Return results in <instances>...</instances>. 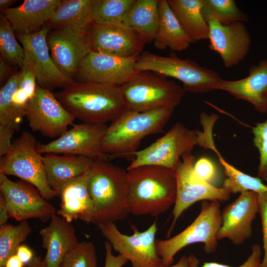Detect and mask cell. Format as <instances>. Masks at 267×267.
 Wrapping results in <instances>:
<instances>
[{
    "instance_id": "6da1fadb",
    "label": "cell",
    "mask_w": 267,
    "mask_h": 267,
    "mask_svg": "<svg viewBox=\"0 0 267 267\" xmlns=\"http://www.w3.org/2000/svg\"><path fill=\"white\" fill-rule=\"evenodd\" d=\"M127 170L130 214L158 217L174 205L177 195L175 171L152 165Z\"/></svg>"
},
{
    "instance_id": "7a4b0ae2",
    "label": "cell",
    "mask_w": 267,
    "mask_h": 267,
    "mask_svg": "<svg viewBox=\"0 0 267 267\" xmlns=\"http://www.w3.org/2000/svg\"><path fill=\"white\" fill-rule=\"evenodd\" d=\"M55 95L75 119L84 123L105 124L126 108L118 86L77 82Z\"/></svg>"
},
{
    "instance_id": "3957f363",
    "label": "cell",
    "mask_w": 267,
    "mask_h": 267,
    "mask_svg": "<svg viewBox=\"0 0 267 267\" xmlns=\"http://www.w3.org/2000/svg\"><path fill=\"white\" fill-rule=\"evenodd\" d=\"M88 185L93 205L92 223L114 222L130 214L127 170L108 161L94 160L88 171Z\"/></svg>"
},
{
    "instance_id": "277c9868",
    "label": "cell",
    "mask_w": 267,
    "mask_h": 267,
    "mask_svg": "<svg viewBox=\"0 0 267 267\" xmlns=\"http://www.w3.org/2000/svg\"><path fill=\"white\" fill-rule=\"evenodd\" d=\"M174 110L140 112L125 108L107 127L102 140V150L113 158L134 156L143 138L163 130Z\"/></svg>"
},
{
    "instance_id": "5b68a950",
    "label": "cell",
    "mask_w": 267,
    "mask_h": 267,
    "mask_svg": "<svg viewBox=\"0 0 267 267\" xmlns=\"http://www.w3.org/2000/svg\"><path fill=\"white\" fill-rule=\"evenodd\" d=\"M119 87L126 108L140 112L175 109L185 92L176 82L149 71H137Z\"/></svg>"
},
{
    "instance_id": "8992f818",
    "label": "cell",
    "mask_w": 267,
    "mask_h": 267,
    "mask_svg": "<svg viewBox=\"0 0 267 267\" xmlns=\"http://www.w3.org/2000/svg\"><path fill=\"white\" fill-rule=\"evenodd\" d=\"M137 71H149L180 81L185 91L204 93L218 90L223 80L214 70L201 66L190 59H181L174 51L163 56L142 52L135 63Z\"/></svg>"
},
{
    "instance_id": "52a82bcc",
    "label": "cell",
    "mask_w": 267,
    "mask_h": 267,
    "mask_svg": "<svg viewBox=\"0 0 267 267\" xmlns=\"http://www.w3.org/2000/svg\"><path fill=\"white\" fill-rule=\"evenodd\" d=\"M221 213L220 202L203 201L199 214L183 230L167 239H156V251L162 265H172L180 250L196 243L204 244L206 254L214 253L218 244L217 234L222 223Z\"/></svg>"
},
{
    "instance_id": "ba28073f",
    "label": "cell",
    "mask_w": 267,
    "mask_h": 267,
    "mask_svg": "<svg viewBox=\"0 0 267 267\" xmlns=\"http://www.w3.org/2000/svg\"><path fill=\"white\" fill-rule=\"evenodd\" d=\"M205 130L189 129L176 123L165 134L148 147L138 150L127 170L152 165L175 171L182 157L198 145L205 149L207 134Z\"/></svg>"
},
{
    "instance_id": "9c48e42d",
    "label": "cell",
    "mask_w": 267,
    "mask_h": 267,
    "mask_svg": "<svg viewBox=\"0 0 267 267\" xmlns=\"http://www.w3.org/2000/svg\"><path fill=\"white\" fill-rule=\"evenodd\" d=\"M37 146L35 136L24 132L0 158V173L17 177L32 185L48 201L58 195L48 184L43 156L37 151Z\"/></svg>"
},
{
    "instance_id": "30bf717a",
    "label": "cell",
    "mask_w": 267,
    "mask_h": 267,
    "mask_svg": "<svg viewBox=\"0 0 267 267\" xmlns=\"http://www.w3.org/2000/svg\"><path fill=\"white\" fill-rule=\"evenodd\" d=\"M96 225L112 249L130 261L132 267H159L162 265L156 249L157 226L155 222L141 232L132 226L134 233L131 235L121 232L114 222H103Z\"/></svg>"
},
{
    "instance_id": "8fae6325",
    "label": "cell",
    "mask_w": 267,
    "mask_h": 267,
    "mask_svg": "<svg viewBox=\"0 0 267 267\" xmlns=\"http://www.w3.org/2000/svg\"><path fill=\"white\" fill-rule=\"evenodd\" d=\"M195 157L191 153L184 155L176 170L177 195L172 211L173 222L168 235L182 213L191 205L200 201L223 202L231 193L226 188L213 186L199 178L194 173Z\"/></svg>"
},
{
    "instance_id": "7c38bea8",
    "label": "cell",
    "mask_w": 267,
    "mask_h": 267,
    "mask_svg": "<svg viewBox=\"0 0 267 267\" xmlns=\"http://www.w3.org/2000/svg\"><path fill=\"white\" fill-rule=\"evenodd\" d=\"M107 127L106 124H74L56 139L38 145L37 150L41 154H63L108 161L113 157L104 153L101 147Z\"/></svg>"
},
{
    "instance_id": "4fadbf2b",
    "label": "cell",
    "mask_w": 267,
    "mask_h": 267,
    "mask_svg": "<svg viewBox=\"0 0 267 267\" xmlns=\"http://www.w3.org/2000/svg\"><path fill=\"white\" fill-rule=\"evenodd\" d=\"M0 190L5 200L9 217L16 221L37 219L46 222L57 214L55 208L27 182L14 181L0 173Z\"/></svg>"
},
{
    "instance_id": "5bb4252c",
    "label": "cell",
    "mask_w": 267,
    "mask_h": 267,
    "mask_svg": "<svg viewBox=\"0 0 267 267\" xmlns=\"http://www.w3.org/2000/svg\"><path fill=\"white\" fill-rule=\"evenodd\" d=\"M29 127L50 137H58L74 125L73 115L55 94L37 85L35 95L29 101L26 112Z\"/></svg>"
},
{
    "instance_id": "9a60e30c",
    "label": "cell",
    "mask_w": 267,
    "mask_h": 267,
    "mask_svg": "<svg viewBox=\"0 0 267 267\" xmlns=\"http://www.w3.org/2000/svg\"><path fill=\"white\" fill-rule=\"evenodd\" d=\"M50 28L45 25L38 32L28 35L16 34L22 44L25 55L31 61L34 67L37 85L50 89L69 87L77 81L64 74L52 59L46 42Z\"/></svg>"
},
{
    "instance_id": "2e32d148",
    "label": "cell",
    "mask_w": 267,
    "mask_h": 267,
    "mask_svg": "<svg viewBox=\"0 0 267 267\" xmlns=\"http://www.w3.org/2000/svg\"><path fill=\"white\" fill-rule=\"evenodd\" d=\"M51 57L59 69L74 79L84 58L92 51L89 32L68 28L53 29L46 36Z\"/></svg>"
},
{
    "instance_id": "e0dca14e",
    "label": "cell",
    "mask_w": 267,
    "mask_h": 267,
    "mask_svg": "<svg viewBox=\"0 0 267 267\" xmlns=\"http://www.w3.org/2000/svg\"><path fill=\"white\" fill-rule=\"evenodd\" d=\"M137 57L125 58L91 51L83 60L75 79L120 87L135 74Z\"/></svg>"
},
{
    "instance_id": "ac0fdd59",
    "label": "cell",
    "mask_w": 267,
    "mask_h": 267,
    "mask_svg": "<svg viewBox=\"0 0 267 267\" xmlns=\"http://www.w3.org/2000/svg\"><path fill=\"white\" fill-rule=\"evenodd\" d=\"M259 209L258 193L246 191L240 193L222 212L218 240L226 238L235 245L243 243L252 235V224Z\"/></svg>"
},
{
    "instance_id": "d6986e66",
    "label": "cell",
    "mask_w": 267,
    "mask_h": 267,
    "mask_svg": "<svg viewBox=\"0 0 267 267\" xmlns=\"http://www.w3.org/2000/svg\"><path fill=\"white\" fill-rule=\"evenodd\" d=\"M244 23L235 21L222 25L213 20L208 22V47L220 55L227 68L238 65L250 50L251 39Z\"/></svg>"
},
{
    "instance_id": "ffe728a7",
    "label": "cell",
    "mask_w": 267,
    "mask_h": 267,
    "mask_svg": "<svg viewBox=\"0 0 267 267\" xmlns=\"http://www.w3.org/2000/svg\"><path fill=\"white\" fill-rule=\"evenodd\" d=\"M89 34L92 51L121 57L138 56L146 44L137 33L123 24L93 23Z\"/></svg>"
},
{
    "instance_id": "44dd1931",
    "label": "cell",
    "mask_w": 267,
    "mask_h": 267,
    "mask_svg": "<svg viewBox=\"0 0 267 267\" xmlns=\"http://www.w3.org/2000/svg\"><path fill=\"white\" fill-rule=\"evenodd\" d=\"M218 90L251 103L260 113L267 112V58L249 69L248 75L235 81L223 80Z\"/></svg>"
},
{
    "instance_id": "7402d4cb",
    "label": "cell",
    "mask_w": 267,
    "mask_h": 267,
    "mask_svg": "<svg viewBox=\"0 0 267 267\" xmlns=\"http://www.w3.org/2000/svg\"><path fill=\"white\" fill-rule=\"evenodd\" d=\"M88 171L66 183L58 194L61 202L57 215L69 222L79 219L92 223L93 205L88 188Z\"/></svg>"
},
{
    "instance_id": "603a6c76",
    "label": "cell",
    "mask_w": 267,
    "mask_h": 267,
    "mask_svg": "<svg viewBox=\"0 0 267 267\" xmlns=\"http://www.w3.org/2000/svg\"><path fill=\"white\" fill-rule=\"evenodd\" d=\"M39 234L42 246L46 250L44 259L47 267L61 266L65 255L79 242L71 223L57 214Z\"/></svg>"
},
{
    "instance_id": "cb8c5ba5",
    "label": "cell",
    "mask_w": 267,
    "mask_h": 267,
    "mask_svg": "<svg viewBox=\"0 0 267 267\" xmlns=\"http://www.w3.org/2000/svg\"><path fill=\"white\" fill-rule=\"evenodd\" d=\"M60 0H25L2 13L16 34L28 35L39 31L50 19Z\"/></svg>"
},
{
    "instance_id": "d4e9b609",
    "label": "cell",
    "mask_w": 267,
    "mask_h": 267,
    "mask_svg": "<svg viewBox=\"0 0 267 267\" xmlns=\"http://www.w3.org/2000/svg\"><path fill=\"white\" fill-rule=\"evenodd\" d=\"M48 184L57 195L69 181L87 172L94 160L82 156L45 154L43 156Z\"/></svg>"
},
{
    "instance_id": "484cf974",
    "label": "cell",
    "mask_w": 267,
    "mask_h": 267,
    "mask_svg": "<svg viewBox=\"0 0 267 267\" xmlns=\"http://www.w3.org/2000/svg\"><path fill=\"white\" fill-rule=\"evenodd\" d=\"M158 10V27L153 41L156 48L164 50L169 47L174 52L181 51L195 43L181 25L167 0H159Z\"/></svg>"
},
{
    "instance_id": "4316f807",
    "label": "cell",
    "mask_w": 267,
    "mask_h": 267,
    "mask_svg": "<svg viewBox=\"0 0 267 267\" xmlns=\"http://www.w3.org/2000/svg\"><path fill=\"white\" fill-rule=\"evenodd\" d=\"M95 0H62L46 25L52 29L68 28L89 32L94 23Z\"/></svg>"
},
{
    "instance_id": "83f0119b",
    "label": "cell",
    "mask_w": 267,
    "mask_h": 267,
    "mask_svg": "<svg viewBox=\"0 0 267 267\" xmlns=\"http://www.w3.org/2000/svg\"><path fill=\"white\" fill-rule=\"evenodd\" d=\"M159 0H134L123 24L137 33L145 42H153L159 23Z\"/></svg>"
},
{
    "instance_id": "f1b7e54d",
    "label": "cell",
    "mask_w": 267,
    "mask_h": 267,
    "mask_svg": "<svg viewBox=\"0 0 267 267\" xmlns=\"http://www.w3.org/2000/svg\"><path fill=\"white\" fill-rule=\"evenodd\" d=\"M181 25L195 42L208 40L209 27L202 13L203 0H168Z\"/></svg>"
},
{
    "instance_id": "f546056e",
    "label": "cell",
    "mask_w": 267,
    "mask_h": 267,
    "mask_svg": "<svg viewBox=\"0 0 267 267\" xmlns=\"http://www.w3.org/2000/svg\"><path fill=\"white\" fill-rule=\"evenodd\" d=\"M213 151L218 156L227 177L223 181L222 187L227 189L231 194L246 191L259 193L267 191V185L265 184L258 177L247 175L230 164L222 156L217 148Z\"/></svg>"
},
{
    "instance_id": "4dcf8cb0",
    "label": "cell",
    "mask_w": 267,
    "mask_h": 267,
    "mask_svg": "<svg viewBox=\"0 0 267 267\" xmlns=\"http://www.w3.org/2000/svg\"><path fill=\"white\" fill-rule=\"evenodd\" d=\"M202 13L208 23L216 21L222 25L233 22H247L248 16L237 6L234 0H203Z\"/></svg>"
},
{
    "instance_id": "1f68e13d",
    "label": "cell",
    "mask_w": 267,
    "mask_h": 267,
    "mask_svg": "<svg viewBox=\"0 0 267 267\" xmlns=\"http://www.w3.org/2000/svg\"><path fill=\"white\" fill-rule=\"evenodd\" d=\"M32 228L27 221L17 225L5 223L0 227V267H4L7 260L16 254L17 249L28 237Z\"/></svg>"
},
{
    "instance_id": "d6a6232c",
    "label": "cell",
    "mask_w": 267,
    "mask_h": 267,
    "mask_svg": "<svg viewBox=\"0 0 267 267\" xmlns=\"http://www.w3.org/2000/svg\"><path fill=\"white\" fill-rule=\"evenodd\" d=\"M134 1V0H95L93 7L94 23L123 24L126 15Z\"/></svg>"
},
{
    "instance_id": "836d02e7",
    "label": "cell",
    "mask_w": 267,
    "mask_h": 267,
    "mask_svg": "<svg viewBox=\"0 0 267 267\" xmlns=\"http://www.w3.org/2000/svg\"><path fill=\"white\" fill-rule=\"evenodd\" d=\"M0 58L7 63L21 67L24 49L18 44L11 24L2 13L0 15Z\"/></svg>"
},
{
    "instance_id": "e575fe53",
    "label": "cell",
    "mask_w": 267,
    "mask_h": 267,
    "mask_svg": "<svg viewBox=\"0 0 267 267\" xmlns=\"http://www.w3.org/2000/svg\"><path fill=\"white\" fill-rule=\"evenodd\" d=\"M20 70L12 75L0 89V126L16 132L19 130L14 120L12 97L19 86Z\"/></svg>"
},
{
    "instance_id": "d590c367",
    "label": "cell",
    "mask_w": 267,
    "mask_h": 267,
    "mask_svg": "<svg viewBox=\"0 0 267 267\" xmlns=\"http://www.w3.org/2000/svg\"><path fill=\"white\" fill-rule=\"evenodd\" d=\"M95 247L90 241H82L74 246L64 257L62 267H97Z\"/></svg>"
},
{
    "instance_id": "8d00e7d4",
    "label": "cell",
    "mask_w": 267,
    "mask_h": 267,
    "mask_svg": "<svg viewBox=\"0 0 267 267\" xmlns=\"http://www.w3.org/2000/svg\"><path fill=\"white\" fill-rule=\"evenodd\" d=\"M253 143L259 152L258 177L267 182V120L252 128Z\"/></svg>"
},
{
    "instance_id": "74e56055",
    "label": "cell",
    "mask_w": 267,
    "mask_h": 267,
    "mask_svg": "<svg viewBox=\"0 0 267 267\" xmlns=\"http://www.w3.org/2000/svg\"><path fill=\"white\" fill-rule=\"evenodd\" d=\"M193 170L199 178L210 184L217 186L220 181V171L215 162L208 157H202L195 161Z\"/></svg>"
},
{
    "instance_id": "f35d334b",
    "label": "cell",
    "mask_w": 267,
    "mask_h": 267,
    "mask_svg": "<svg viewBox=\"0 0 267 267\" xmlns=\"http://www.w3.org/2000/svg\"><path fill=\"white\" fill-rule=\"evenodd\" d=\"M262 250L258 244H254L251 249V253L247 260L241 265L237 267H231L227 265L216 262H205L201 267H260ZM199 261L193 254L188 257L187 267H198Z\"/></svg>"
},
{
    "instance_id": "ab89813d",
    "label": "cell",
    "mask_w": 267,
    "mask_h": 267,
    "mask_svg": "<svg viewBox=\"0 0 267 267\" xmlns=\"http://www.w3.org/2000/svg\"><path fill=\"white\" fill-rule=\"evenodd\" d=\"M258 194L259 213L262 227L264 256L260 267H267V191Z\"/></svg>"
},
{
    "instance_id": "60d3db41",
    "label": "cell",
    "mask_w": 267,
    "mask_h": 267,
    "mask_svg": "<svg viewBox=\"0 0 267 267\" xmlns=\"http://www.w3.org/2000/svg\"><path fill=\"white\" fill-rule=\"evenodd\" d=\"M105 260L103 267H123L128 261L121 255L115 256L112 253L111 244L106 241L104 245Z\"/></svg>"
},
{
    "instance_id": "b9f144b4",
    "label": "cell",
    "mask_w": 267,
    "mask_h": 267,
    "mask_svg": "<svg viewBox=\"0 0 267 267\" xmlns=\"http://www.w3.org/2000/svg\"><path fill=\"white\" fill-rule=\"evenodd\" d=\"M16 254L25 265L29 263L35 257L33 250L30 247L22 244L17 249Z\"/></svg>"
},
{
    "instance_id": "7bdbcfd3",
    "label": "cell",
    "mask_w": 267,
    "mask_h": 267,
    "mask_svg": "<svg viewBox=\"0 0 267 267\" xmlns=\"http://www.w3.org/2000/svg\"><path fill=\"white\" fill-rule=\"evenodd\" d=\"M8 218H9L6 203L3 196L0 194V225L6 223Z\"/></svg>"
},
{
    "instance_id": "ee69618b",
    "label": "cell",
    "mask_w": 267,
    "mask_h": 267,
    "mask_svg": "<svg viewBox=\"0 0 267 267\" xmlns=\"http://www.w3.org/2000/svg\"><path fill=\"white\" fill-rule=\"evenodd\" d=\"M12 67L0 57V82H3L12 72Z\"/></svg>"
},
{
    "instance_id": "f6af8a7d",
    "label": "cell",
    "mask_w": 267,
    "mask_h": 267,
    "mask_svg": "<svg viewBox=\"0 0 267 267\" xmlns=\"http://www.w3.org/2000/svg\"><path fill=\"white\" fill-rule=\"evenodd\" d=\"M24 265L17 255L14 254L7 260L4 267H24Z\"/></svg>"
},
{
    "instance_id": "bcb514c9",
    "label": "cell",
    "mask_w": 267,
    "mask_h": 267,
    "mask_svg": "<svg viewBox=\"0 0 267 267\" xmlns=\"http://www.w3.org/2000/svg\"><path fill=\"white\" fill-rule=\"evenodd\" d=\"M27 267H47L44 259L41 257L35 256L32 260L28 263Z\"/></svg>"
},
{
    "instance_id": "7dc6e473",
    "label": "cell",
    "mask_w": 267,
    "mask_h": 267,
    "mask_svg": "<svg viewBox=\"0 0 267 267\" xmlns=\"http://www.w3.org/2000/svg\"><path fill=\"white\" fill-rule=\"evenodd\" d=\"M188 257L182 256L180 257L178 261L175 265L170 266L161 265L159 267H187Z\"/></svg>"
},
{
    "instance_id": "c3c4849f",
    "label": "cell",
    "mask_w": 267,
    "mask_h": 267,
    "mask_svg": "<svg viewBox=\"0 0 267 267\" xmlns=\"http://www.w3.org/2000/svg\"><path fill=\"white\" fill-rule=\"evenodd\" d=\"M17 0H0V10L2 13L14 4Z\"/></svg>"
},
{
    "instance_id": "681fc988",
    "label": "cell",
    "mask_w": 267,
    "mask_h": 267,
    "mask_svg": "<svg viewBox=\"0 0 267 267\" xmlns=\"http://www.w3.org/2000/svg\"><path fill=\"white\" fill-rule=\"evenodd\" d=\"M59 267H62L61 266H60Z\"/></svg>"
}]
</instances>
